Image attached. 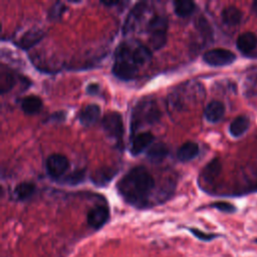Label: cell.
Segmentation results:
<instances>
[{
	"label": "cell",
	"instance_id": "21",
	"mask_svg": "<svg viewBox=\"0 0 257 257\" xmlns=\"http://www.w3.org/2000/svg\"><path fill=\"white\" fill-rule=\"evenodd\" d=\"M21 109L26 114H35L42 108V100L36 95H28L21 101Z\"/></svg>",
	"mask_w": 257,
	"mask_h": 257
},
{
	"label": "cell",
	"instance_id": "3",
	"mask_svg": "<svg viewBox=\"0 0 257 257\" xmlns=\"http://www.w3.org/2000/svg\"><path fill=\"white\" fill-rule=\"evenodd\" d=\"M161 111L157 102L152 97H143L134 107L131 118L132 136L141 126L146 124H153L159 120Z\"/></svg>",
	"mask_w": 257,
	"mask_h": 257
},
{
	"label": "cell",
	"instance_id": "9",
	"mask_svg": "<svg viewBox=\"0 0 257 257\" xmlns=\"http://www.w3.org/2000/svg\"><path fill=\"white\" fill-rule=\"evenodd\" d=\"M109 218V211L106 206L98 205L90 209L87 213V224L93 229L101 228Z\"/></svg>",
	"mask_w": 257,
	"mask_h": 257
},
{
	"label": "cell",
	"instance_id": "26",
	"mask_svg": "<svg viewBox=\"0 0 257 257\" xmlns=\"http://www.w3.org/2000/svg\"><path fill=\"white\" fill-rule=\"evenodd\" d=\"M65 6L61 3V2H56L54 3L49 10L48 13V18L51 20H57L58 18L61 17V15L63 14V12L65 11Z\"/></svg>",
	"mask_w": 257,
	"mask_h": 257
},
{
	"label": "cell",
	"instance_id": "18",
	"mask_svg": "<svg viewBox=\"0 0 257 257\" xmlns=\"http://www.w3.org/2000/svg\"><path fill=\"white\" fill-rule=\"evenodd\" d=\"M199 154V146L194 142L184 143L177 152V157L181 162H189Z\"/></svg>",
	"mask_w": 257,
	"mask_h": 257
},
{
	"label": "cell",
	"instance_id": "22",
	"mask_svg": "<svg viewBox=\"0 0 257 257\" xmlns=\"http://www.w3.org/2000/svg\"><path fill=\"white\" fill-rule=\"evenodd\" d=\"M221 168H222V166H221L220 161L218 159H213L210 163H208L204 167V169L201 173V177L203 178V180L205 182L211 183L219 176V174L221 172Z\"/></svg>",
	"mask_w": 257,
	"mask_h": 257
},
{
	"label": "cell",
	"instance_id": "32",
	"mask_svg": "<svg viewBox=\"0 0 257 257\" xmlns=\"http://www.w3.org/2000/svg\"><path fill=\"white\" fill-rule=\"evenodd\" d=\"M252 12L257 15V0L254 1L252 4Z\"/></svg>",
	"mask_w": 257,
	"mask_h": 257
},
{
	"label": "cell",
	"instance_id": "10",
	"mask_svg": "<svg viewBox=\"0 0 257 257\" xmlns=\"http://www.w3.org/2000/svg\"><path fill=\"white\" fill-rule=\"evenodd\" d=\"M154 141V136L151 132H142L132 136L131 153L133 156L140 155Z\"/></svg>",
	"mask_w": 257,
	"mask_h": 257
},
{
	"label": "cell",
	"instance_id": "27",
	"mask_svg": "<svg viewBox=\"0 0 257 257\" xmlns=\"http://www.w3.org/2000/svg\"><path fill=\"white\" fill-rule=\"evenodd\" d=\"M210 207L215 208L224 213H233L236 211V207L228 202H215L210 205Z\"/></svg>",
	"mask_w": 257,
	"mask_h": 257
},
{
	"label": "cell",
	"instance_id": "13",
	"mask_svg": "<svg viewBox=\"0 0 257 257\" xmlns=\"http://www.w3.org/2000/svg\"><path fill=\"white\" fill-rule=\"evenodd\" d=\"M116 173H117V170L112 167L98 168L90 174V180L95 186H98V187L105 186L112 180V178L116 175Z\"/></svg>",
	"mask_w": 257,
	"mask_h": 257
},
{
	"label": "cell",
	"instance_id": "1",
	"mask_svg": "<svg viewBox=\"0 0 257 257\" xmlns=\"http://www.w3.org/2000/svg\"><path fill=\"white\" fill-rule=\"evenodd\" d=\"M152 51L138 40L120 42L114 51L112 73L121 80L134 79L142 66L152 59Z\"/></svg>",
	"mask_w": 257,
	"mask_h": 257
},
{
	"label": "cell",
	"instance_id": "28",
	"mask_svg": "<svg viewBox=\"0 0 257 257\" xmlns=\"http://www.w3.org/2000/svg\"><path fill=\"white\" fill-rule=\"evenodd\" d=\"M190 232L195 236L197 237L198 239L202 240V241H211L212 239L216 238L218 235L216 234H208V233H205L201 230H198L196 228H190Z\"/></svg>",
	"mask_w": 257,
	"mask_h": 257
},
{
	"label": "cell",
	"instance_id": "24",
	"mask_svg": "<svg viewBox=\"0 0 257 257\" xmlns=\"http://www.w3.org/2000/svg\"><path fill=\"white\" fill-rule=\"evenodd\" d=\"M15 83L14 75L8 69H4V67L0 70V90L1 93H5L10 90Z\"/></svg>",
	"mask_w": 257,
	"mask_h": 257
},
{
	"label": "cell",
	"instance_id": "12",
	"mask_svg": "<svg viewBox=\"0 0 257 257\" xmlns=\"http://www.w3.org/2000/svg\"><path fill=\"white\" fill-rule=\"evenodd\" d=\"M100 115V107L95 103L86 104L79 111V121L83 126L93 125Z\"/></svg>",
	"mask_w": 257,
	"mask_h": 257
},
{
	"label": "cell",
	"instance_id": "14",
	"mask_svg": "<svg viewBox=\"0 0 257 257\" xmlns=\"http://www.w3.org/2000/svg\"><path fill=\"white\" fill-rule=\"evenodd\" d=\"M236 45L243 54H249L257 47V35L250 31L242 33L237 38Z\"/></svg>",
	"mask_w": 257,
	"mask_h": 257
},
{
	"label": "cell",
	"instance_id": "6",
	"mask_svg": "<svg viewBox=\"0 0 257 257\" xmlns=\"http://www.w3.org/2000/svg\"><path fill=\"white\" fill-rule=\"evenodd\" d=\"M203 60L210 66H225L236 60V55L232 51L224 48H214L203 54Z\"/></svg>",
	"mask_w": 257,
	"mask_h": 257
},
{
	"label": "cell",
	"instance_id": "7",
	"mask_svg": "<svg viewBox=\"0 0 257 257\" xmlns=\"http://www.w3.org/2000/svg\"><path fill=\"white\" fill-rule=\"evenodd\" d=\"M148 12V3L147 2H139L137 3L128 12L123 26H122V32L123 34L131 33L134 31L142 22L143 17Z\"/></svg>",
	"mask_w": 257,
	"mask_h": 257
},
{
	"label": "cell",
	"instance_id": "30",
	"mask_svg": "<svg viewBox=\"0 0 257 257\" xmlns=\"http://www.w3.org/2000/svg\"><path fill=\"white\" fill-rule=\"evenodd\" d=\"M52 120H57V121H60L62 119H64V114H63V111H57V112H54L52 115Z\"/></svg>",
	"mask_w": 257,
	"mask_h": 257
},
{
	"label": "cell",
	"instance_id": "19",
	"mask_svg": "<svg viewBox=\"0 0 257 257\" xmlns=\"http://www.w3.org/2000/svg\"><path fill=\"white\" fill-rule=\"evenodd\" d=\"M169 154V149L167 146L163 143H157L152 145L148 152H147V158L150 162L154 164L161 163Z\"/></svg>",
	"mask_w": 257,
	"mask_h": 257
},
{
	"label": "cell",
	"instance_id": "8",
	"mask_svg": "<svg viewBox=\"0 0 257 257\" xmlns=\"http://www.w3.org/2000/svg\"><path fill=\"white\" fill-rule=\"evenodd\" d=\"M45 167L47 174L51 178L59 179L67 171L69 162L67 158L61 154H52L47 158Z\"/></svg>",
	"mask_w": 257,
	"mask_h": 257
},
{
	"label": "cell",
	"instance_id": "16",
	"mask_svg": "<svg viewBox=\"0 0 257 257\" xmlns=\"http://www.w3.org/2000/svg\"><path fill=\"white\" fill-rule=\"evenodd\" d=\"M243 17L242 11L236 6H227L221 12V19L224 24L228 26L238 25Z\"/></svg>",
	"mask_w": 257,
	"mask_h": 257
},
{
	"label": "cell",
	"instance_id": "17",
	"mask_svg": "<svg viewBox=\"0 0 257 257\" xmlns=\"http://www.w3.org/2000/svg\"><path fill=\"white\" fill-rule=\"evenodd\" d=\"M250 120L246 115H239L235 117L229 125V133L234 138L242 137L249 128Z\"/></svg>",
	"mask_w": 257,
	"mask_h": 257
},
{
	"label": "cell",
	"instance_id": "23",
	"mask_svg": "<svg viewBox=\"0 0 257 257\" xmlns=\"http://www.w3.org/2000/svg\"><path fill=\"white\" fill-rule=\"evenodd\" d=\"M196 9V4L190 0H179L174 2V12L180 17L190 16Z\"/></svg>",
	"mask_w": 257,
	"mask_h": 257
},
{
	"label": "cell",
	"instance_id": "29",
	"mask_svg": "<svg viewBox=\"0 0 257 257\" xmlns=\"http://www.w3.org/2000/svg\"><path fill=\"white\" fill-rule=\"evenodd\" d=\"M99 90H100V86H99L98 83L92 82V83H89V84L86 86V92H87L88 94H91V95L97 94V93L99 92Z\"/></svg>",
	"mask_w": 257,
	"mask_h": 257
},
{
	"label": "cell",
	"instance_id": "4",
	"mask_svg": "<svg viewBox=\"0 0 257 257\" xmlns=\"http://www.w3.org/2000/svg\"><path fill=\"white\" fill-rule=\"evenodd\" d=\"M146 31L149 37V44L151 48L158 50L162 48L167 42L168 19L164 15H154L148 21Z\"/></svg>",
	"mask_w": 257,
	"mask_h": 257
},
{
	"label": "cell",
	"instance_id": "2",
	"mask_svg": "<svg viewBox=\"0 0 257 257\" xmlns=\"http://www.w3.org/2000/svg\"><path fill=\"white\" fill-rule=\"evenodd\" d=\"M121 198L132 206L147 207L150 196L155 188L153 175L143 166L131 169L116 185Z\"/></svg>",
	"mask_w": 257,
	"mask_h": 257
},
{
	"label": "cell",
	"instance_id": "5",
	"mask_svg": "<svg viewBox=\"0 0 257 257\" xmlns=\"http://www.w3.org/2000/svg\"><path fill=\"white\" fill-rule=\"evenodd\" d=\"M101 126L105 136L118 147L122 146L123 122L121 115L116 111H109L102 117Z\"/></svg>",
	"mask_w": 257,
	"mask_h": 257
},
{
	"label": "cell",
	"instance_id": "20",
	"mask_svg": "<svg viewBox=\"0 0 257 257\" xmlns=\"http://www.w3.org/2000/svg\"><path fill=\"white\" fill-rule=\"evenodd\" d=\"M35 192H36V186L34 185V183L25 181L18 184L14 188L13 194L17 200L25 201L30 199L35 194Z\"/></svg>",
	"mask_w": 257,
	"mask_h": 257
},
{
	"label": "cell",
	"instance_id": "11",
	"mask_svg": "<svg viewBox=\"0 0 257 257\" xmlns=\"http://www.w3.org/2000/svg\"><path fill=\"white\" fill-rule=\"evenodd\" d=\"M44 37V32L39 28H31L25 31L15 44L22 49H29L36 45Z\"/></svg>",
	"mask_w": 257,
	"mask_h": 257
},
{
	"label": "cell",
	"instance_id": "25",
	"mask_svg": "<svg viewBox=\"0 0 257 257\" xmlns=\"http://www.w3.org/2000/svg\"><path fill=\"white\" fill-rule=\"evenodd\" d=\"M85 178V170H76L73 173L68 174L67 176L63 177L59 182L62 184H66L69 186H75L81 182H83Z\"/></svg>",
	"mask_w": 257,
	"mask_h": 257
},
{
	"label": "cell",
	"instance_id": "31",
	"mask_svg": "<svg viewBox=\"0 0 257 257\" xmlns=\"http://www.w3.org/2000/svg\"><path fill=\"white\" fill-rule=\"evenodd\" d=\"M102 4L106 5V6H112V5H116L118 4L119 2L118 1H101Z\"/></svg>",
	"mask_w": 257,
	"mask_h": 257
},
{
	"label": "cell",
	"instance_id": "15",
	"mask_svg": "<svg viewBox=\"0 0 257 257\" xmlns=\"http://www.w3.org/2000/svg\"><path fill=\"white\" fill-rule=\"evenodd\" d=\"M225 114V106L219 100L210 101L205 107L204 115L210 122H218L223 118Z\"/></svg>",
	"mask_w": 257,
	"mask_h": 257
}]
</instances>
